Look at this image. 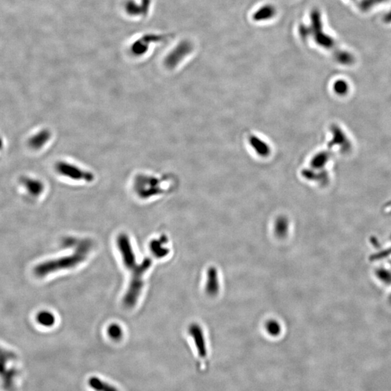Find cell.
I'll list each match as a JSON object with an SVG mask.
<instances>
[{
	"mask_svg": "<svg viewBox=\"0 0 391 391\" xmlns=\"http://www.w3.org/2000/svg\"><path fill=\"white\" fill-rule=\"evenodd\" d=\"M207 281L205 290L209 296H216L219 294L221 287L219 271L214 266H211L207 272Z\"/></svg>",
	"mask_w": 391,
	"mask_h": 391,
	"instance_id": "cell-8",
	"label": "cell"
},
{
	"mask_svg": "<svg viewBox=\"0 0 391 391\" xmlns=\"http://www.w3.org/2000/svg\"><path fill=\"white\" fill-rule=\"evenodd\" d=\"M15 360L14 353L0 347V380L3 389L7 391L15 389V379L18 376V371L9 365Z\"/></svg>",
	"mask_w": 391,
	"mask_h": 391,
	"instance_id": "cell-3",
	"label": "cell"
},
{
	"mask_svg": "<svg viewBox=\"0 0 391 391\" xmlns=\"http://www.w3.org/2000/svg\"><path fill=\"white\" fill-rule=\"evenodd\" d=\"M330 155L328 152H320L315 155L312 159L311 165L314 169H321L326 165L329 159Z\"/></svg>",
	"mask_w": 391,
	"mask_h": 391,
	"instance_id": "cell-22",
	"label": "cell"
},
{
	"mask_svg": "<svg viewBox=\"0 0 391 391\" xmlns=\"http://www.w3.org/2000/svg\"><path fill=\"white\" fill-rule=\"evenodd\" d=\"M265 330L272 337H278L282 333V325L277 319H268L265 322Z\"/></svg>",
	"mask_w": 391,
	"mask_h": 391,
	"instance_id": "cell-20",
	"label": "cell"
},
{
	"mask_svg": "<svg viewBox=\"0 0 391 391\" xmlns=\"http://www.w3.org/2000/svg\"><path fill=\"white\" fill-rule=\"evenodd\" d=\"M383 21H384L386 24H391V10L390 11L388 12L387 13L384 15L383 18Z\"/></svg>",
	"mask_w": 391,
	"mask_h": 391,
	"instance_id": "cell-26",
	"label": "cell"
},
{
	"mask_svg": "<svg viewBox=\"0 0 391 391\" xmlns=\"http://www.w3.org/2000/svg\"><path fill=\"white\" fill-rule=\"evenodd\" d=\"M116 243L123 264L130 275L123 304L126 308L132 309L136 305L141 296L144 286V277L152 266V260L147 258L140 264L137 262L131 242L127 234H119L117 237Z\"/></svg>",
	"mask_w": 391,
	"mask_h": 391,
	"instance_id": "cell-1",
	"label": "cell"
},
{
	"mask_svg": "<svg viewBox=\"0 0 391 391\" xmlns=\"http://www.w3.org/2000/svg\"><path fill=\"white\" fill-rule=\"evenodd\" d=\"M55 169L61 176L73 181L91 182L94 179V176L91 172L83 170L74 164L64 161L57 162L55 165Z\"/></svg>",
	"mask_w": 391,
	"mask_h": 391,
	"instance_id": "cell-6",
	"label": "cell"
},
{
	"mask_svg": "<svg viewBox=\"0 0 391 391\" xmlns=\"http://www.w3.org/2000/svg\"><path fill=\"white\" fill-rule=\"evenodd\" d=\"M36 319L39 325L45 328H51L56 322L55 316L49 311H42L38 313Z\"/></svg>",
	"mask_w": 391,
	"mask_h": 391,
	"instance_id": "cell-19",
	"label": "cell"
},
{
	"mask_svg": "<svg viewBox=\"0 0 391 391\" xmlns=\"http://www.w3.org/2000/svg\"><path fill=\"white\" fill-rule=\"evenodd\" d=\"M150 5V0H143L141 4L135 1H129L126 3V9L127 13L130 15H144L147 13Z\"/></svg>",
	"mask_w": 391,
	"mask_h": 391,
	"instance_id": "cell-16",
	"label": "cell"
},
{
	"mask_svg": "<svg viewBox=\"0 0 391 391\" xmlns=\"http://www.w3.org/2000/svg\"><path fill=\"white\" fill-rule=\"evenodd\" d=\"M334 57L338 62L342 65H350L354 63V57L351 53L344 50H338L334 52Z\"/></svg>",
	"mask_w": 391,
	"mask_h": 391,
	"instance_id": "cell-21",
	"label": "cell"
},
{
	"mask_svg": "<svg viewBox=\"0 0 391 391\" xmlns=\"http://www.w3.org/2000/svg\"><path fill=\"white\" fill-rule=\"evenodd\" d=\"M64 243L66 246H73L74 248V252L66 256L47 260L38 264L34 269L36 276L45 278L59 271L75 268L87 260L93 248L92 241L89 239L68 238Z\"/></svg>",
	"mask_w": 391,
	"mask_h": 391,
	"instance_id": "cell-2",
	"label": "cell"
},
{
	"mask_svg": "<svg viewBox=\"0 0 391 391\" xmlns=\"http://www.w3.org/2000/svg\"><path fill=\"white\" fill-rule=\"evenodd\" d=\"M386 1L387 0H361L359 4V7L362 11H367L377 4H381Z\"/></svg>",
	"mask_w": 391,
	"mask_h": 391,
	"instance_id": "cell-24",
	"label": "cell"
},
{
	"mask_svg": "<svg viewBox=\"0 0 391 391\" xmlns=\"http://www.w3.org/2000/svg\"><path fill=\"white\" fill-rule=\"evenodd\" d=\"M134 190L141 199H149L163 192L160 180L146 175H141L135 179Z\"/></svg>",
	"mask_w": 391,
	"mask_h": 391,
	"instance_id": "cell-5",
	"label": "cell"
},
{
	"mask_svg": "<svg viewBox=\"0 0 391 391\" xmlns=\"http://www.w3.org/2000/svg\"><path fill=\"white\" fill-rule=\"evenodd\" d=\"M334 91L337 93L338 94L340 95H343L346 94L347 91L348 90V83L345 80H339L334 83Z\"/></svg>",
	"mask_w": 391,
	"mask_h": 391,
	"instance_id": "cell-25",
	"label": "cell"
},
{
	"mask_svg": "<svg viewBox=\"0 0 391 391\" xmlns=\"http://www.w3.org/2000/svg\"><path fill=\"white\" fill-rule=\"evenodd\" d=\"M188 333L195 343L196 350L199 353V355L202 358L206 357V342H205V334H204L202 327L199 325V324L196 323V322L191 324L188 328Z\"/></svg>",
	"mask_w": 391,
	"mask_h": 391,
	"instance_id": "cell-10",
	"label": "cell"
},
{
	"mask_svg": "<svg viewBox=\"0 0 391 391\" xmlns=\"http://www.w3.org/2000/svg\"><path fill=\"white\" fill-rule=\"evenodd\" d=\"M167 36H157V35L149 34L148 36H144L141 39H138L132 45L131 52L135 56L144 55L147 53L149 50V45L155 42H159L166 39Z\"/></svg>",
	"mask_w": 391,
	"mask_h": 391,
	"instance_id": "cell-9",
	"label": "cell"
},
{
	"mask_svg": "<svg viewBox=\"0 0 391 391\" xmlns=\"http://www.w3.org/2000/svg\"><path fill=\"white\" fill-rule=\"evenodd\" d=\"M249 144L254 149L257 155L261 157H267L271 153V149L269 144L263 141L256 135H251L249 137Z\"/></svg>",
	"mask_w": 391,
	"mask_h": 391,
	"instance_id": "cell-14",
	"label": "cell"
},
{
	"mask_svg": "<svg viewBox=\"0 0 391 391\" xmlns=\"http://www.w3.org/2000/svg\"><path fill=\"white\" fill-rule=\"evenodd\" d=\"M167 238L161 236L159 239L152 240L150 243V250L154 256L157 258H163L170 253V249L167 247Z\"/></svg>",
	"mask_w": 391,
	"mask_h": 391,
	"instance_id": "cell-12",
	"label": "cell"
},
{
	"mask_svg": "<svg viewBox=\"0 0 391 391\" xmlns=\"http://www.w3.org/2000/svg\"><path fill=\"white\" fill-rule=\"evenodd\" d=\"M290 221L286 216H279L274 223L273 231L279 238H285L290 233Z\"/></svg>",
	"mask_w": 391,
	"mask_h": 391,
	"instance_id": "cell-13",
	"label": "cell"
},
{
	"mask_svg": "<svg viewBox=\"0 0 391 391\" xmlns=\"http://www.w3.org/2000/svg\"><path fill=\"white\" fill-rule=\"evenodd\" d=\"M51 133L48 130H42L36 133L29 140V145L34 150H39L50 141Z\"/></svg>",
	"mask_w": 391,
	"mask_h": 391,
	"instance_id": "cell-17",
	"label": "cell"
},
{
	"mask_svg": "<svg viewBox=\"0 0 391 391\" xmlns=\"http://www.w3.org/2000/svg\"><path fill=\"white\" fill-rule=\"evenodd\" d=\"M276 8L272 4H265L260 7L253 15L254 21L257 22L270 21L276 15Z\"/></svg>",
	"mask_w": 391,
	"mask_h": 391,
	"instance_id": "cell-15",
	"label": "cell"
},
{
	"mask_svg": "<svg viewBox=\"0 0 391 391\" xmlns=\"http://www.w3.org/2000/svg\"><path fill=\"white\" fill-rule=\"evenodd\" d=\"M332 133H333V140L330 143V147L334 145H340L346 149V145L349 146L348 138H346L345 133L339 129L337 126L332 127Z\"/></svg>",
	"mask_w": 391,
	"mask_h": 391,
	"instance_id": "cell-18",
	"label": "cell"
},
{
	"mask_svg": "<svg viewBox=\"0 0 391 391\" xmlns=\"http://www.w3.org/2000/svg\"><path fill=\"white\" fill-rule=\"evenodd\" d=\"M19 185H22L24 189L28 191L30 195L39 196L45 190L43 182L37 179L29 177H24L19 181Z\"/></svg>",
	"mask_w": 391,
	"mask_h": 391,
	"instance_id": "cell-11",
	"label": "cell"
},
{
	"mask_svg": "<svg viewBox=\"0 0 391 391\" xmlns=\"http://www.w3.org/2000/svg\"><path fill=\"white\" fill-rule=\"evenodd\" d=\"M108 336L113 340H120L123 337V330L118 324H111L107 329Z\"/></svg>",
	"mask_w": 391,
	"mask_h": 391,
	"instance_id": "cell-23",
	"label": "cell"
},
{
	"mask_svg": "<svg viewBox=\"0 0 391 391\" xmlns=\"http://www.w3.org/2000/svg\"><path fill=\"white\" fill-rule=\"evenodd\" d=\"M311 26H309L310 36L314 39L318 45L328 50H333L336 47L334 39L325 33L322 26V18L319 10H313L311 13Z\"/></svg>",
	"mask_w": 391,
	"mask_h": 391,
	"instance_id": "cell-4",
	"label": "cell"
},
{
	"mask_svg": "<svg viewBox=\"0 0 391 391\" xmlns=\"http://www.w3.org/2000/svg\"><path fill=\"white\" fill-rule=\"evenodd\" d=\"M193 45L188 41H182L176 46L165 59V65L169 69H173L193 51Z\"/></svg>",
	"mask_w": 391,
	"mask_h": 391,
	"instance_id": "cell-7",
	"label": "cell"
}]
</instances>
